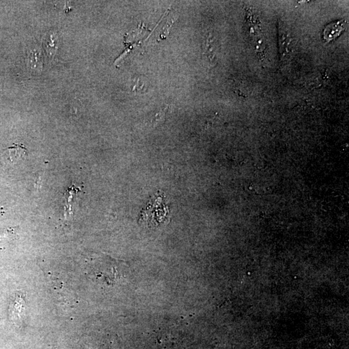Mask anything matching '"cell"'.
Masks as SVG:
<instances>
[{
	"label": "cell",
	"mask_w": 349,
	"mask_h": 349,
	"mask_svg": "<svg viewBox=\"0 0 349 349\" xmlns=\"http://www.w3.org/2000/svg\"><path fill=\"white\" fill-rule=\"evenodd\" d=\"M164 201L161 197L151 201L148 206L142 212L139 221L141 224L149 228L157 227L168 221V207L163 208Z\"/></svg>",
	"instance_id": "1"
},
{
	"label": "cell",
	"mask_w": 349,
	"mask_h": 349,
	"mask_svg": "<svg viewBox=\"0 0 349 349\" xmlns=\"http://www.w3.org/2000/svg\"><path fill=\"white\" fill-rule=\"evenodd\" d=\"M9 162L14 163L24 160L28 155L27 149L22 143H14L13 146L6 149Z\"/></svg>",
	"instance_id": "2"
},
{
	"label": "cell",
	"mask_w": 349,
	"mask_h": 349,
	"mask_svg": "<svg viewBox=\"0 0 349 349\" xmlns=\"http://www.w3.org/2000/svg\"><path fill=\"white\" fill-rule=\"evenodd\" d=\"M345 20L338 21L327 25L324 31V39L327 42L335 39L345 29Z\"/></svg>",
	"instance_id": "3"
},
{
	"label": "cell",
	"mask_w": 349,
	"mask_h": 349,
	"mask_svg": "<svg viewBox=\"0 0 349 349\" xmlns=\"http://www.w3.org/2000/svg\"><path fill=\"white\" fill-rule=\"evenodd\" d=\"M291 37L285 26L280 23L279 28V47L280 54L285 56L289 53L291 47Z\"/></svg>",
	"instance_id": "4"
},
{
	"label": "cell",
	"mask_w": 349,
	"mask_h": 349,
	"mask_svg": "<svg viewBox=\"0 0 349 349\" xmlns=\"http://www.w3.org/2000/svg\"><path fill=\"white\" fill-rule=\"evenodd\" d=\"M212 44V38L211 36H209L205 44H204V45H205V47H204V55L206 56V58L208 59V60L210 61V62L211 61L212 62V61L214 60L213 58H215V54H213Z\"/></svg>",
	"instance_id": "5"
},
{
	"label": "cell",
	"mask_w": 349,
	"mask_h": 349,
	"mask_svg": "<svg viewBox=\"0 0 349 349\" xmlns=\"http://www.w3.org/2000/svg\"><path fill=\"white\" fill-rule=\"evenodd\" d=\"M167 111L168 108H164L163 110L160 111V112H158L157 114H156L155 121H154V122H155V124H158V123L163 122V121L165 120L166 113H167Z\"/></svg>",
	"instance_id": "6"
}]
</instances>
